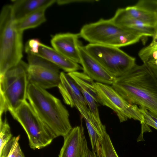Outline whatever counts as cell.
<instances>
[{
  "label": "cell",
  "mask_w": 157,
  "mask_h": 157,
  "mask_svg": "<svg viewBox=\"0 0 157 157\" xmlns=\"http://www.w3.org/2000/svg\"><path fill=\"white\" fill-rule=\"evenodd\" d=\"M111 86L129 103L139 105L157 116V78L147 63L136 64L117 78Z\"/></svg>",
  "instance_id": "6da1fadb"
},
{
  "label": "cell",
  "mask_w": 157,
  "mask_h": 157,
  "mask_svg": "<svg viewBox=\"0 0 157 157\" xmlns=\"http://www.w3.org/2000/svg\"><path fill=\"white\" fill-rule=\"evenodd\" d=\"M27 99L56 138L60 136L64 138L72 129L68 110L59 99L45 89L29 83Z\"/></svg>",
  "instance_id": "7a4b0ae2"
},
{
  "label": "cell",
  "mask_w": 157,
  "mask_h": 157,
  "mask_svg": "<svg viewBox=\"0 0 157 157\" xmlns=\"http://www.w3.org/2000/svg\"><path fill=\"white\" fill-rule=\"evenodd\" d=\"M23 32L17 26L11 5L4 6L0 14V76L21 60Z\"/></svg>",
  "instance_id": "3957f363"
},
{
  "label": "cell",
  "mask_w": 157,
  "mask_h": 157,
  "mask_svg": "<svg viewBox=\"0 0 157 157\" xmlns=\"http://www.w3.org/2000/svg\"><path fill=\"white\" fill-rule=\"evenodd\" d=\"M79 34L89 43L119 48L135 43L144 36L116 24L111 18L85 24Z\"/></svg>",
  "instance_id": "277c9868"
},
{
  "label": "cell",
  "mask_w": 157,
  "mask_h": 157,
  "mask_svg": "<svg viewBox=\"0 0 157 157\" xmlns=\"http://www.w3.org/2000/svg\"><path fill=\"white\" fill-rule=\"evenodd\" d=\"M28 64L22 60L0 76V116L12 115L26 100L29 83Z\"/></svg>",
  "instance_id": "5b68a950"
},
{
  "label": "cell",
  "mask_w": 157,
  "mask_h": 157,
  "mask_svg": "<svg viewBox=\"0 0 157 157\" xmlns=\"http://www.w3.org/2000/svg\"><path fill=\"white\" fill-rule=\"evenodd\" d=\"M12 115L25 132L31 148L35 150L43 148L49 145L56 138L27 101Z\"/></svg>",
  "instance_id": "8992f818"
},
{
  "label": "cell",
  "mask_w": 157,
  "mask_h": 157,
  "mask_svg": "<svg viewBox=\"0 0 157 157\" xmlns=\"http://www.w3.org/2000/svg\"><path fill=\"white\" fill-rule=\"evenodd\" d=\"M85 48L93 58L116 78L124 74L136 64L135 58L119 48L91 43Z\"/></svg>",
  "instance_id": "52a82bcc"
},
{
  "label": "cell",
  "mask_w": 157,
  "mask_h": 157,
  "mask_svg": "<svg viewBox=\"0 0 157 157\" xmlns=\"http://www.w3.org/2000/svg\"><path fill=\"white\" fill-rule=\"evenodd\" d=\"M94 86L99 103L113 110L120 122L132 119L144 124V117L137 105L128 102L109 85L96 82Z\"/></svg>",
  "instance_id": "ba28073f"
},
{
  "label": "cell",
  "mask_w": 157,
  "mask_h": 157,
  "mask_svg": "<svg viewBox=\"0 0 157 157\" xmlns=\"http://www.w3.org/2000/svg\"><path fill=\"white\" fill-rule=\"evenodd\" d=\"M27 54L29 83L45 89L58 87L60 81L59 68L39 56Z\"/></svg>",
  "instance_id": "9c48e42d"
},
{
  "label": "cell",
  "mask_w": 157,
  "mask_h": 157,
  "mask_svg": "<svg viewBox=\"0 0 157 157\" xmlns=\"http://www.w3.org/2000/svg\"><path fill=\"white\" fill-rule=\"evenodd\" d=\"M64 102L71 107H76L84 120L89 119V109L78 86L63 72H60V81L57 87Z\"/></svg>",
  "instance_id": "30bf717a"
},
{
  "label": "cell",
  "mask_w": 157,
  "mask_h": 157,
  "mask_svg": "<svg viewBox=\"0 0 157 157\" xmlns=\"http://www.w3.org/2000/svg\"><path fill=\"white\" fill-rule=\"evenodd\" d=\"M64 138L59 157H87L89 149L82 126L73 128Z\"/></svg>",
  "instance_id": "8fae6325"
},
{
  "label": "cell",
  "mask_w": 157,
  "mask_h": 157,
  "mask_svg": "<svg viewBox=\"0 0 157 157\" xmlns=\"http://www.w3.org/2000/svg\"><path fill=\"white\" fill-rule=\"evenodd\" d=\"M78 49L80 64L83 72L96 82L112 85L116 78L106 70L86 51L85 46L79 44Z\"/></svg>",
  "instance_id": "7c38bea8"
},
{
  "label": "cell",
  "mask_w": 157,
  "mask_h": 157,
  "mask_svg": "<svg viewBox=\"0 0 157 157\" xmlns=\"http://www.w3.org/2000/svg\"><path fill=\"white\" fill-rule=\"evenodd\" d=\"M79 34L71 33L57 34L51 42L53 48L71 60L79 64L80 57L78 49Z\"/></svg>",
  "instance_id": "4fadbf2b"
},
{
  "label": "cell",
  "mask_w": 157,
  "mask_h": 157,
  "mask_svg": "<svg viewBox=\"0 0 157 157\" xmlns=\"http://www.w3.org/2000/svg\"><path fill=\"white\" fill-rule=\"evenodd\" d=\"M126 18H132L140 20L157 28L156 12L139 3L134 6L118 9L111 18L115 20Z\"/></svg>",
  "instance_id": "5bb4252c"
},
{
  "label": "cell",
  "mask_w": 157,
  "mask_h": 157,
  "mask_svg": "<svg viewBox=\"0 0 157 157\" xmlns=\"http://www.w3.org/2000/svg\"><path fill=\"white\" fill-rule=\"evenodd\" d=\"M57 66L67 73L82 70L78 63L71 60L54 48L41 43L38 53L35 55Z\"/></svg>",
  "instance_id": "9a60e30c"
},
{
  "label": "cell",
  "mask_w": 157,
  "mask_h": 157,
  "mask_svg": "<svg viewBox=\"0 0 157 157\" xmlns=\"http://www.w3.org/2000/svg\"><path fill=\"white\" fill-rule=\"evenodd\" d=\"M11 4L16 21L39 9L47 8L56 2V0H13Z\"/></svg>",
  "instance_id": "2e32d148"
},
{
  "label": "cell",
  "mask_w": 157,
  "mask_h": 157,
  "mask_svg": "<svg viewBox=\"0 0 157 157\" xmlns=\"http://www.w3.org/2000/svg\"><path fill=\"white\" fill-rule=\"evenodd\" d=\"M111 20L114 23L122 27L142 34L144 36H153L157 32V28L155 27L133 18Z\"/></svg>",
  "instance_id": "e0dca14e"
},
{
  "label": "cell",
  "mask_w": 157,
  "mask_h": 157,
  "mask_svg": "<svg viewBox=\"0 0 157 157\" xmlns=\"http://www.w3.org/2000/svg\"><path fill=\"white\" fill-rule=\"evenodd\" d=\"M67 74L76 83L80 89L88 92L92 96L97 103H99L95 88V82L93 79L84 72L76 71Z\"/></svg>",
  "instance_id": "ac0fdd59"
},
{
  "label": "cell",
  "mask_w": 157,
  "mask_h": 157,
  "mask_svg": "<svg viewBox=\"0 0 157 157\" xmlns=\"http://www.w3.org/2000/svg\"><path fill=\"white\" fill-rule=\"evenodd\" d=\"M47 9H39L16 21L18 29L23 32L25 30L37 27L44 22L46 20L45 11Z\"/></svg>",
  "instance_id": "d6986e66"
},
{
  "label": "cell",
  "mask_w": 157,
  "mask_h": 157,
  "mask_svg": "<svg viewBox=\"0 0 157 157\" xmlns=\"http://www.w3.org/2000/svg\"><path fill=\"white\" fill-rule=\"evenodd\" d=\"M95 152L98 157H119L107 132L102 138L98 141Z\"/></svg>",
  "instance_id": "ffe728a7"
},
{
  "label": "cell",
  "mask_w": 157,
  "mask_h": 157,
  "mask_svg": "<svg viewBox=\"0 0 157 157\" xmlns=\"http://www.w3.org/2000/svg\"><path fill=\"white\" fill-rule=\"evenodd\" d=\"M140 109L144 120V124L142 125L141 132L144 133L151 131L148 125L157 130V116L144 108L140 107Z\"/></svg>",
  "instance_id": "44dd1931"
},
{
  "label": "cell",
  "mask_w": 157,
  "mask_h": 157,
  "mask_svg": "<svg viewBox=\"0 0 157 157\" xmlns=\"http://www.w3.org/2000/svg\"><path fill=\"white\" fill-rule=\"evenodd\" d=\"M12 138L10 127L6 118H0V153Z\"/></svg>",
  "instance_id": "7402d4cb"
},
{
  "label": "cell",
  "mask_w": 157,
  "mask_h": 157,
  "mask_svg": "<svg viewBox=\"0 0 157 157\" xmlns=\"http://www.w3.org/2000/svg\"><path fill=\"white\" fill-rule=\"evenodd\" d=\"M41 43L37 39H33L29 40L26 44L25 51L27 53L33 55L37 54Z\"/></svg>",
  "instance_id": "603a6c76"
},
{
  "label": "cell",
  "mask_w": 157,
  "mask_h": 157,
  "mask_svg": "<svg viewBox=\"0 0 157 157\" xmlns=\"http://www.w3.org/2000/svg\"><path fill=\"white\" fill-rule=\"evenodd\" d=\"M17 140L15 143L10 151L7 157H17L20 151L21 150Z\"/></svg>",
  "instance_id": "cb8c5ba5"
},
{
  "label": "cell",
  "mask_w": 157,
  "mask_h": 157,
  "mask_svg": "<svg viewBox=\"0 0 157 157\" xmlns=\"http://www.w3.org/2000/svg\"><path fill=\"white\" fill-rule=\"evenodd\" d=\"M87 157H98L95 152L89 150Z\"/></svg>",
  "instance_id": "d4e9b609"
},
{
  "label": "cell",
  "mask_w": 157,
  "mask_h": 157,
  "mask_svg": "<svg viewBox=\"0 0 157 157\" xmlns=\"http://www.w3.org/2000/svg\"><path fill=\"white\" fill-rule=\"evenodd\" d=\"M148 65L151 68V69H152V71H153L155 74V75L156 76L157 78V66H153V65Z\"/></svg>",
  "instance_id": "484cf974"
},
{
  "label": "cell",
  "mask_w": 157,
  "mask_h": 157,
  "mask_svg": "<svg viewBox=\"0 0 157 157\" xmlns=\"http://www.w3.org/2000/svg\"><path fill=\"white\" fill-rule=\"evenodd\" d=\"M17 157H25V155L21 150L20 151Z\"/></svg>",
  "instance_id": "4316f807"
},
{
  "label": "cell",
  "mask_w": 157,
  "mask_h": 157,
  "mask_svg": "<svg viewBox=\"0 0 157 157\" xmlns=\"http://www.w3.org/2000/svg\"><path fill=\"white\" fill-rule=\"evenodd\" d=\"M155 12H156V15H157V8L156 9V10H155Z\"/></svg>",
  "instance_id": "83f0119b"
}]
</instances>
